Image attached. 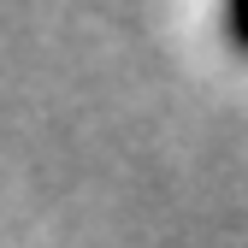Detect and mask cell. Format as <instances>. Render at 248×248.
<instances>
[{"mask_svg": "<svg viewBox=\"0 0 248 248\" xmlns=\"http://www.w3.org/2000/svg\"><path fill=\"white\" fill-rule=\"evenodd\" d=\"M219 30H225V42H231L236 53H248V0H236V6H225Z\"/></svg>", "mask_w": 248, "mask_h": 248, "instance_id": "6da1fadb", "label": "cell"}]
</instances>
